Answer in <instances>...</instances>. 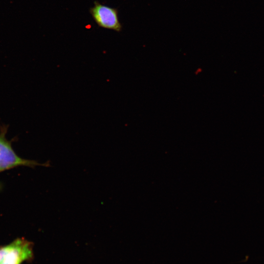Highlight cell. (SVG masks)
I'll return each mask as SVG.
<instances>
[{
  "label": "cell",
  "mask_w": 264,
  "mask_h": 264,
  "mask_svg": "<svg viewBox=\"0 0 264 264\" xmlns=\"http://www.w3.org/2000/svg\"><path fill=\"white\" fill-rule=\"evenodd\" d=\"M7 128L2 126L0 129V172L18 166H28L31 168L37 166L48 167L49 162L40 163L33 160L22 158L14 151L11 142L6 137Z\"/></svg>",
  "instance_id": "obj_1"
},
{
  "label": "cell",
  "mask_w": 264,
  "mask_h": 264,
  "mask_svg": "<svg viewBox=\"0 0 264 264\" xmlns=\"http://www.w3.org/2000/svg\"><path fill=\"white\" fill-rule=\"evenodd\" d=\"M33 256V244L24 238L0 246V264H21L32 259Z\"/></svg>",
  "instance_id": "obj_2"
},
{
  "label": "cell",
  "mask_w": 264,
  "mask_h": 264,
  "mask_svg": "<svg viewBox=\"0 0 264 264\" xmlns=\"http://www.w3.org/2000/svg\"><path fill=\"white\" fill-rule=\"evenodd\" d=\"M89 12L99 27L117 32H120L122 30V25L119 21L117 8L95 1L94 6L89 9Z\"/></svg>",
  "instance_id": "obj_3"
}]
</instances>
